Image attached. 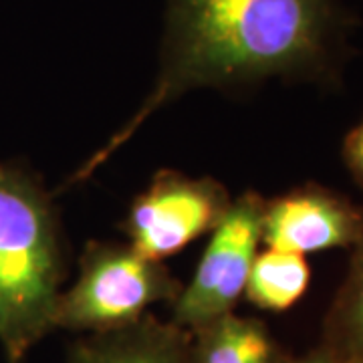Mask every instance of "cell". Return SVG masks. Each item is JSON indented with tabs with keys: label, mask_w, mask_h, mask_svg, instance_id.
<instances>
[{
	"label": "cell",
	"mask_w": 363,
	"mask_h": 363,
	"mask_svg": "<svg viewBox=\"0 0 363 363\" xmlns=\"http://www.w3.org/2000/svg\"><path fill=\"white\" fill-rule=\"evenodd\" d=\"M190 331L147 313L135 323L87 333L67 350V363H188Z\"/></svg>",
	"instance_id": "7"
},
{
	"label": "cell",
	"mask_w": 363,
	"mask_h": 363,
	"mask_svg": "<svg viewBox=\"0 0 363 363\" xmlns=\"http://www.w3.org/2000/svg\"><path fill=\"white\" fill-rule=\"evenodd\" d=\"M311 283V267L303 255L264 248L248 272L245 297L260 311L281 313L297 305Z\"/></svg>",
	"instance_id": "9"
},
{
	"label": "cell",
	"mask_w": 363,
	"mask_h": 363,
	"mask_svg": "<svg viewBox=\"0 0 363 363\" xmlns=\"http://www.w3.org/2000/svg\"><path fill=\"white\" fill-rule=\"evenodd\" d=\"M343 157H345V164L353 172V176L357 180H363V121L359 125H355L350 131V135L345 138Z\"/></svg>",
	"instance_id": "11"
},
{
	"label": "cell",
	"mask_w": 363,
	"mask_h": 363,
	"mask_svg": "<svg viewBox=\"0 0 363 363\" xmlns=\"http://www.w3.org/2000/svg\"><path fill=\"white\" fill-rule=\"evenodd\" d=\"M264 200L255 190L233 198L228 212L210 233L192 279L169 305L172 323L192 333L234 311L245 297L248 272L262 245Z\"/></svg>",
	"instance_id": "4"
},
{
	"label": "cell",
	"mask_w": 363,
	"mask_h": 363,
	"mask_svg": "<svg viewBox=\"0 0 363 363\" xmlns=\"http://www.w3.org/2000/svg\"><path fill=\"white\" fill-rule=\"evenodd\" d=\"M69 257L55 194L33 169L0 162V347L23 363L55 331Z\"/></svg>",
	"instance_id": "2"
},
{
	"label": "cell",
	"mask_w": 363,
	"mask_h": 363,
	"mask_svg": "<svg viewBox=\"0 0 363 363\" xmlns=\"http://www.w3.org/2000/svg\"><path fill=\"white\" fill-rule=\"evenodd\" d=\"M230 204L233 196L220 180L162 168L131 200L119 228L131 248L164 262L212 233Z\"/></svg>",
	"instance_id": "5"
},
{
	"label": "cell",
	"mask_w": 363,
	"mask_h": 363,
	"mask_svg": "<svg viewBox=\"0 0 363 363\" xmlns=\"http://www.w3.org/2000/svg\"><path fill=\"white\" fill-rule=\"evenodd\" d=\"M291 363H341V362H339V359H335L333 355H329V353L325 351V353L309 355V357H305V359H297V362H291Z\"/></svg>",
	"instance_id": "12"
},
{
	"label": "cell",
	"mask_w": 363,
	"mask_h": 363,
	"mask_svg": "<svg viewBox=\"0 0 363 363\" xmlns=\"http://www.w3.org/2000/svg\"><path fill=\"white\" fill-rule=\"evenodd\" d=\"M164 2L160 63L147 95L59 192L91 180L152 117L192 91H233L319 69L339 26L335 0Z\"/></svg>",
	"instance_id": "1"
},
{
	"label": "cell",
	"mask_w": 363,
	"mask_h": 363,
	"mask_svg": "<svg viewBox=\"0 0 363 363\" xmlns=\"http://www.w3.org/2000/svg\"><path fill=\"white\" fill-rule=\"evenodd\" d=\"M182 285L164 262L143 257L128 242L89 240L73 285L59 297L55 331L87 335L135 323L154 305H172Z\"/></svg>",
	"instance_id": "3"
},
{
	"label": "cell",
	"mask_w": 363,
	"mask_h": 363,
	"mask_svg": "<svg viewBox=\"0 0 363 363\" xmlns=\"http://www.w3.org/2000/svg\"><path fill=\"white\" fill-rule=\"evenodd\" d=\"M327 353L341 363H363V234L327 317Z\"/></svg>",
	"instance_id": "10"
},
{
	"label": "cell",
	"mask_w": 363,
	"mask_h": 363,
	"mask_svg": "<svg viewBox=\"0 0 363 363\" xmlns=\"http://www.w3.org/2000/svg\"><path fill=\"white\" fill-rule=\"evenodd\" d=\"M363 214L350 200L319 186H305L264 200L262 245L295 255L353 247Z\"/></svg>",
	"instance_id": "6"
},
{
	"label": "cell",
	"mask_w": 363,
	"mask_h": 363,
	"mask_svg": "<svg viewBox=\"0 0 363 363\" xmlns=\"http://www.w3.org/2000/svg\"><path fill=\"white\" fill-rule=\"evenodd\" d=\"M188 363H279V350L267 325L233 311L190 333Z\"/></svg>",
	"instance_id": "8"
}]
</instances>
